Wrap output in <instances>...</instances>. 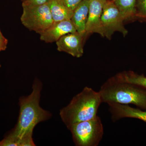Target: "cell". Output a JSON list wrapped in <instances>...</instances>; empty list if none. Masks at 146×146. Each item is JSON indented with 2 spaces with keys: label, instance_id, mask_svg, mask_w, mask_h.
Masks as SVG:
<instances>
[{
  "label": "cell",
  "instance_id": "5",
  "mask_svg": "<svg viewBox=\"0 0 146 146\" xmlns=\"http://www.w3.org/2000/svg\"><path fill=\"white\" fill-rule=\"evenodd\" d=\"M22 7L21 22L29 30L40 34L54 23L47 3L41 5Z\"/></svg>",
  "mask_w": 146,
  "mask_h": 146
},
{
  "label": "cell",
  "instance_id": "12",
  "mask_svg": "<svg viewBox=\"0 0 146 146\" xmlns=\"http://www.w3.org/2000/svg\"><path fill=\"white\" fill-rule=\"evenodd\" d=\"M47 3L54 22L71 20L73 11L65 5L63 0H48Z\"/></svg>",
  "mask_w": 146,
  "mask_h": 146
},
{
  "label": "cell",
  "instance_id": "6",
  "mask_svg": "<svg viewBox=\"0 0 146 146\" xmlns=\"http://www.w3.org/2000/svg\"><path fill=\"white\" fill-rule=\"evenodd\" d=\"M124 19L113 1H107L105 3L101 17L104 37L110 39L112 35L119 32L125 36L127 30L124 26Z\"/></svg>",
  "mask_w": 146,
  "mask_h": 146
},
{
  "label": "cell",
  "instance_id": "21",
  "mask_svg": "<svg viewBox=\"0 0 146 146\" xmlns=\"http://www.w3.org/2000/svg\"><path fill=\"white\" fill-rule=\"evenodd\" d=\"M1 64H0V68H1Z\"/></svg>",
  "mask_w": 146,
  "mask_h": 146
},
{
  "label": "cell",
  "instance_id": "17",
  "mask_svg": "<svg viewBox=\"0 0 146 146\" xmlns=\"http://www.w3.org/2000/svg\"><path fill=\"white\" fill-rule=\"evenodd\" d=\"M64 3L68 7L74 11L83 0H63Z\"/></svg>",
  "mask_w": 146,
  "mask_h": 146
},
{
  "label": "cell",
  "instance_id": "2",
  "mask_svg": "<svg viewBox=\"0 0 146 146\" xmlns=\"http://www.w3.org/2000/svg\"><path fill=\"white\" fill-rule=\"evenodd\" d=\"M102 103L133 104L146 110V89L125 81L120 73L108 79L99 91Z\"/></svg>",
  "mask_w": 146,
  "mask_h": 146
},
{
  "label": "cell",
  "instance_id": "18",
  "mask_svg": "<svg viewBox=\"0 0 146 146\" xmlns=\"http://www.w3.org/2000/svg\"><path fill=\"white\" fill-rule=\"evenodd\" d=\"M8 40L5 37L0 36V52L5 50L7 47Z\"/></svg>",
  "mask_w": 146,
  "mask_h": 146
},
{
  "label": "cell",
  "instance_id": "8",
  "mask_svg": "<svg viewBox=\"0 0 146 146\" xmlns=\"http://www.w3.org/2000/svg\"><path fill=\"white\" fill-rule=\"evenodd\" d=\"M75 27L71 20L54 22L52 25L40 34V39L46 43L57 42L62 36L76 32Z\"/></svg>",
  "mask_w": 146,
  "mask_h": 146
},
{
  "label": "cell",
  "instance_id": "19",
  "mask_svg": "<svg viewBox=\"0 0 146 146\" xmlns=\"http://www.w3.org/2000/svg\"><path fill=\"white\" fill-rule=\"evenodd\" d=\"M0 36H1V37H5V36L3 35L2 33L1 32V31H0Z\"/></svg>",
  "mask_w": 146,
  "mask_h": 146
},
{
  "label": "cell",
  "instance_id": "20",
  "mask_svg": "<svg viewBox=\"0 0 146 146\" xmlns=\"http://www.w3.org/2000/svg\"><path fill=\"white\" fill-rule=\"evenodd\" d=\"M107 1H113V0H107Z\"/></svg>",
  "mask_w": 146,
  "mask_h": 146
},
{
  "label": "cell",
  "instance_id": "10",
  "mask_svg": "<svg viewBox=\"0 0 146 146\" xmlns=\"http://www.w3.org/2000/svg\"><path fill=\"white\" fill-rule=\"evenodd\" d=\"M109 110L113 122L125 118L138 119L146 123V110L134 108L127 104H108Z\"/></svg>",
  "mask_w": 146,
  "mask_h": 146
},
{
  "label": "cell",
  "instance_id": "11",
  "mask_svg": "<svg viewBox=\"0 0 146 146\" xmlns=\"http://www.w3.org/2000/svg\"><path fill=\"white\" fill-rule=\"evenodd\" d=\"M90 1L91 0H83L73 11L71 20L78 32L85 34Z\"/></svg>",
  "mask_w": 146,
  "mask_h": 146
},
{
  "label": "cell",
  "instance_id": "3",
  "mask_svg": "<svg viewBox=\"0 0 146 146\" xmlns=\"http://www.w3.org/2000/svg\"><path fill=\"white\" fill-rule=\"evenodd\" d=\"M102 103L99 92L86 86L68 105L60 110V116L68 129L75 123L96 117Z\"/></svg>",
  "mask_w": 146,
  "mask_h": 146
},
{
  "label": "cell",
  "instance_id": "7",
  "mask_svg": "<svg viewBox=\"0 0 146 146\" xmlns=\"http://www.w3.org/2000/svg\"><path fill=\"white\" fill-rule=\"evenodd\" d=\"M86 36L85 34L78 32L65 35L56 42L57 49L73 57H81L84 53L83 43Z\"/></svg>",
  "mask_w": 146,
  "mask_h": 146
},
{
  "label": "cell",
  "instance_id": "15",
  "mask_svg": "<svg viewBox=\"0 0 146 146\" xmlns=\"http://www.w3.org/2000/svg\"><path fill=\"white\" fill-rule=\"evenodd\" d=\"M136 18L146 20V0H137Z\"/></svg>",
  "mask_w": 146,
  "mask_h": 146
},
{
  "label": "cell",
  "instance_id": "13",
  "mask_svg": "<svg viewBox=\"0 0 146 146\" xmlns=\"http://www.w3.org/2000/svg\"><path fill=\"white\" fill-rule=\"evenodd\" d=\"M137 0H113L125 20L136 18V6Z\"/></svg>",
  "mask_w": 146,
  "mask_h": 146
},
{
  "label": "cell",
  "instance_id": "4",
  "mask_svg": "<svg viewBox=\"0 0 146 146\" xmlns=\"http://www.w3.org/2000/svg\"><path fill=\"white\" fill-rule=\"evenodd\" d=\"M77 146H97L102 141L104 130L98 116L91 119L75 123L68 128Z\"/></svg>",
  "mask_w": 146,
  "mask_h": 146
},
{
  "label": "cell",
  "instance_id": "9",
  "mask_svg": "<svg viewBox=\"0 0 146 146\" xmlns=\"http://www.w3.org/2000/svg\"><path fill=\"white\" fill-rule=\"evenodd\" d=\"M107 0H91L85 35L96 33L103 36L101 17L105 3Z\"/></svg>",
  "mask_w": 146,
  "mask_h": 146
},
{
  "label": "cell",
  "instance_id": "1",
  "mask_svg": "<svg viewBox=\"0 0 146 146\" xmlns=\"http://www.w3.org/2000/svg\"><path fill=\"white\" fill-rule=\"evenodd\" d=\"M42 83L39 80H35L33 91L28 96L19 100L20 110L18 123L13 131L7 136L22 141L26 146H35L33 140V132L35 126L49 119L51 114L39 105Z\"/></svg>",
  "mask_w": 146,
  "mask_h": 146
},
{
  "label": "cell",
  "instance_id": "14",
  "mask_svg": "<svg viewBox=\"0 0 146 146\" xmlns=\"http://www.w3.org/2000/svg\"><path fill=\"white\" fill-rule=\"evenodd\" d=\"M125 81L140 85L146 89V76L143 74H138L132 71H124L119 73Z\"/></svg>",
  "mask_w": 146,
  "mask_h": 146
},
{
  "label": "cell",
  "instance_id": "16",
  "mask_svg": "<svg viewBox=\"0 0 146 146\" xmlns=\"http://www.w3.org/2000/svg\"><path fill=\"white\" fill-rule=\"evenodd\" d=\"M23 6H36L46 3L48 0H21Z\"/></svg>",
  "mask_w": 146,
  "mask_h": 146
}]
</instances>
